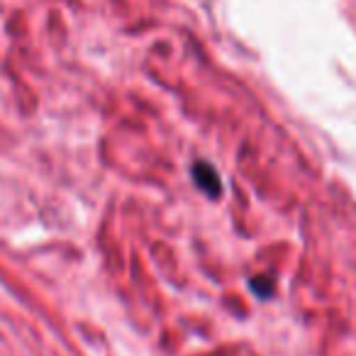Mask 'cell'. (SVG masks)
<instances>
[{
  "mask_svg": "<svg viewBox=\"0 0 356 356\" xmlns=\"http://www.w3.org/2000/svg\"><path fill=\"white\" fill-rule=\"evenodd\" d=\"M191 173H193L195 186H198V188L203 191L208 198H213V200L220 198V193H222V184H220L218 171H215V168L210 166L208 161H203V159L193 161V166H191Z\"/></svg>",
  "mask_w": 356,
  "mask_h": 356,
  "instance_id": "cell-1",
  "label": "cell"
},
{
  "mask_svg": "<svg viewBox=\"0 0 356 356\" xmlns=\"http://www.w3.org/2000/svg\"><path fill=\"white\" fill-rule=\"evenodd\" d=\"M252 291L257 293L259 298H271L273 296V291H276V283H273V278L271 276H257V278H252Z\"/></svg>",
  "mask_w": 356,
  "mask_h": 356,
  "instance_id": "cell-2",
  "label": "cell"
}]
</instances>
